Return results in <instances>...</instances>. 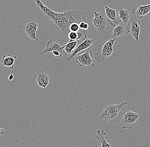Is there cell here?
<instances>
[{
	"mask_svg": "<svg viewBox=\"0 0 150 147\" xmlns=\"http://www.w3.org/2000/svg\"><path fill=\"white\" fill-rule=\"evenodd\" d=\"M33 1L35 3L38 11L51 20L64 38H68V34L70 31V26L72 23H79L82 21L87 22V14L79 9L70 7L64 12L58 13L47 7L40 0Z\"/></svg>",
	"mask_w": 150,
	"mask_h": 147,
	"instance_id": "6da1fadb",
	"label": "cell"
},
{
	"mask_svg": "<svg viewBox=\"0 0 150 147\" xmlns=\"http://www.w3.org/2000/svg\"><path fill=\"white\" fill-rule=\"evenodd\" d=\"M128 103L123 102L119 104L108 105L105 107L99 119L104 121L114 119L120 116Z\"/></svg>",
	"mask_w": 150,
	"mask_h": 147,
	"instance_id": "7a4b0ae2",
	"label": "cell"
},
{
	"mask_svg": "<svg viewBox=\"0 0 150 147\" xmlns=\"http://www.w3.org/2000/svg\"><path fill=\"white\" fill-rule=\"evenodd\" d=\"M116 39H111L99 45L98 52L94 53L95 59L98 63H101L108 59L112 55L113 46Z\"/></svg>",
	"mask_w": 150,
	"mask_h": 147,
	"instance_id": "3957f363",
	"label": "cell"
},
{
	"mask_svg": "<svg viewBox=\"0 0 150 147\" xmlns=\"http://www.w3.org/2000/svg\"><path fill=\"white\" fill-rule=\"evenodd\" d=\"M94 18L92 20L94 26L97 29L102 37L107 35L108 33L109 23L104 11H101L98 13L94 12Z\"/></svg>",
	"mask_w": 150,
	"mask_h": 147,
	"instance_id": "277c9868",
	"label": "cell"
},
{
	"mask_svg": "<svg viewBox=\"0 0 150 147\" xmlns=\"http://www.w3.org/2000/svg\"><path fill=\"white\" fill-rule=\"evenodd\" d=\"M139 117L140 116L135 112L131 110H126L124 112L120 125L122 129H133L136 121Z\"/></svg>",
	"mask_w": 150,
	"mask_h": 147,
	"instance_id": "5b68a950",
	"label": "cell"
},
{
	"mask_svg": "<svg viewBox=\"0 0 150 147\" xmlns=\"http://www.w3.org/2000/svg\"><path fill=\"white\" fill-rule=\"evenodd\" d=\"M91 50H88L81 55L76 56L75 58L76 61L81 67L88 66L94 67L95 65L93 62L94 61V57L93 55Z\"/></svg>",
	"mask_w": 150,
	"mask_h": 147,
	"instance_id": "8992f818",
	"label": "cell"
},
{
	"mask_svg": "<svg viewBox=\"0 0 150 147\" xmlns=\"http://www.w3.org/2000/svg\"><path fill=\"white\" fill-rule=\"evenodd\" d=\"M96 41L95 39H89L87 38L84 42L79 44L78 46L76 48L73 54L71 56H68L67 58V61L68 62H70L73 60L75 58L77 54H78L80 51H82L86 49H91L93 47L94 45L95 44Z\"/></svg>",
	"mask_w": 150,
	"mask_h": 147,
	"instance_id": "52a82bcc",
	"label": "cell"
},
{
	"mask_svg": "<svg viewBox=\"0 0 150 147\" xmlns=\"http://www.w3.org/2000/svg\"><path fill=\"white\" fill-rule=\"evenodd\" d=\"M141 22L139 20L131 18V20L127 24V30L132 37L134 38L137 43H139L140 32Z\"/></svg>",
	"mask_w": 150,
	"mask_h": 147,
	"instance_id": "ba28073f",
	"label": "cell"
},
{
	"mask_svg": "<svg viewBox=\"0 0 150 147\" xmlns=\"http://www.w3.org/2000/svg\"><path fill=\"white\" fill-rule=\"evenodd\" d=\"M38 28V24L35 20H28L25 24L24 27V31L26 35L32 40L38 41L36 37V32Z\"/></svg>",
	"mask_w": 150,
	"mask_h": 147,
	"instance_id": "9c48e42d",
	"label": "cell"
},
{
	"mask_svg": "<svg viewBox=\"0 0 150 147\" xmlns=\"http://www.w3.org/2000/svg\"><path fill=\"white\" fill-rule=\"evenodd\" d=\"M36 83L40 87L45 89L49 83V77L45 70L39 69L34 76Z\"/></svg>",
	"mask_w": 150,
	"mask_h": 147,
	"instance_id": "30bf717a",
	"label": "cell"
},
{
	"mask_svg": "<svg viewBox=\"0 0 150 147\" xmlns=\"http://www.w3.org/2000/svg\"><path fill=\"white\" fill-rule=\"evenodd\" d=\"M129 33L127 30V24L120 23L114 27L112 32L113 39H124L126 38Z\"/></svg>",
	"mask_w": 150,
	"mask_h": 147,
	"instance_id": "8fae6325",
	"label": "cell"
},
{
	"mask_svg": "<svg viewBox=\"0 0 150 147\" xmlns=\"http://www.w3.org/2000/svg\"><path fill=\"white\" fill-rule=\"evenodd\" d=\"M64 45L62 46L58 43H56L53 40V38H50L48 41L47 42L46 47L45 50L41 53V55L46 54L50 52H52L54 51H58L61 53L64 54L63 49H64Z\"/></svg>",
	"mask_w": 150,
	"mask_h": 147,
	"instance_id": "7c38bea8",
	"label": "cell"
},
{
	"mask_svg": "<svg viewBox=\"0 0 150 147\" xmlns=\"http://www.w3.org/2000/svg\"><path fill=\"white\" fill-rule=\"evenodd\" d=\"M105 10L106 17L108 22L112 27H114L118 24L116 10L109 8L107 6H105Z\"/></svg>",
	"mask_w": 150,
	"mask_h": 147,
	"instance_id": "4fadbf2b",
	"label": "cell"
},
{
	"mask_svg": "<svg viewBox=\"0 0 150 147\" xmlns=\"http://www.w3.org/2000/svg\"><path fill=\"white\" fill-rule=\"evenodd\" d=\"M96 138L98 139L100 147H110L111 143L108 137L106 136V133L103 129L98 130L96 132Z\"/></svg>",
	"mask_w": 150,
	"mask_h": 147,
	"instance_id": "5bb4252c",
	"label": "cell"
},
{
	"mask_svg": "<svg viewBox=\"0 0 150 147\" xmlns=\"http://www.w3.org/2000/svg\"><path fill=\"white\" fill-rule=\"evenodd\" d=\"M150 12V4L145 6H141L140 4L135 6L132 9V13L136 15L139 18H142L144 15Z\"/></svg>",
	"mask_w": 150,
	"mask_h": 147,
	"instance_id": "9a60e30c",
	"label": "cell"
},
{
	"mask_svg": "<svg viewBox=\"0 0 150 147\" xmlns=\"http://www.w3.org/2000/svg\"><path fill=\"white\" fill-rule=\"evenodd\" d=\"M79 44H80L79 41H69L67 43H64V47L63 49L64 54L67 56H71Z\"/></svg>",
	"mask_w": 150,
	"mask_h": 147,
	"instance_id": "2e32d148",
	"label": "cell"
},
{
	"mask_svg": "<svg viewBox=\"0 0 150 147\" xmlns=\"http://www.w3.org/2000/svg\"><path fill=\"white\" fill-rule=\"evenodd\" d=\"M16 56H12L8 55H4L1 61V64L3 67L6 66L9 69H13L14 68L15 60L16 59Z\"/></svg>",
	"mask_w": 150,
	"mask_h": 147,
	"instance_id": "e0dca14e",
	"label": "cell"
},
{
	"mask_svg": "<svg viewBox=\"0 0 150 147\" xmlns=\"http://www.w3.org/2000/svg\"><path fill=\"white\" fill-rule=\"evenodd\" d=\"M117 10L120 18L122 20L124 23L127 24L131 17L129 10L124 9L122 7H118Z\"/></svg>",
	"mask_w": 150,
	"mask_h": 147,
	"instance_id": "ac0fdd59",
	"label": "cell"
},
{
	"mask_svg": "<svg viewBox=\"0 0 150 147\" xmlns=\"http://www.w3.org/2000/svg\"><path fill=\"white\" fill-rule=\"evenodd\" d=\"M68 37L70 41H78V34L77 32L70 31L68 34Z\"/></svg>",
	"mask_w": 150,
	"mask_h": 147,
	"instance_id": "d6986e66",
	"label": "cell"
},
{
	"mask_svg": "<svg viewBox=\"0 0 150 147\" xmlns=\"http://www.w3.org/2000/svg\"><path fill=\"white\" fill-rule=\"evenodd\" d=\"M79 23H72L70 26V31L77 32L80 30L79 26Z\"/></svg>",
	"mask_w": 150,
	"mask_h": 147,
	"instance_id": "ffe728a7",
	"label": "cell"
},
{
	"mask_svg": "<svg viewBox=\"0 0 150 147\" xmlns=\"http://www.w3.org/2000/svg\"><path fill=\"white\" fill-rule=\"evenodd\" d=\"M79 26L80 28L82 30H87L89 28V25L88 23L84 21H82L79 23Z\"/></svg>",
	"mask_w": 150,
	"mask_h": 147,
	"instance_id": "44dd1931",
	"label": "cell"
},
{
	"mask_svg": "<svg viewBox=\"0 0 150 147\" xmlns=\"http://www.w3.org/2000/svg\"><path fill=\"white\" fill-rule=\"evenodd\" d=\"M52 54L53 55L57 58H60L62 56V53H61L60 51H52Z\"/></svg>",
	"mask_w": 150,
	"mask_h": 147,
	"instance_id": "7402d4cb",
	"label": "cell"
},
{
	"mask_svg": "<svg viewBox=\"0 0 150 147\" xmlns=\"http://www.w3.org/2000/svg\"><path fill=\"white\" fill-rule=\"evenodd\" d=\"M14 78V75H13V74H11V75H9V77H8V79H9V80L10 81H12Z\"/></svg>",
	"mask_w": 150,
	"mask_h": 147,
	"instance_id": "603a6c76",
	"label": "cell"
},
{
	"mask_svg": "<svg viewBox=\"0 0 150 147\" xmlns=\"http://www.w3.org/2000/svg\"><path fill=\"white\" fill-rule=\"evenodd\" d=\"M1 135L4 134V129H1Z\"/></svg>",
	"mask_w": 150,
	"mask_h": 147,
	"instance_id": "cb8c5ba5",
	"label": "cell"
}]
</instances>
